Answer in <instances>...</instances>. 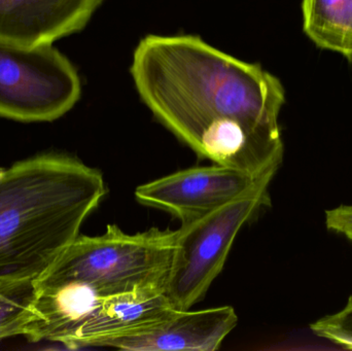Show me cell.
I'll use <instances>...</instances> for the list:
<instances>
[{"instance_id": "10", "label": "cell", "mask_w": 352, "mask_h": 351, "mask_svg": "<svg viewBox=\"0 0 352 351\" xmlns=\"http://www.w3.org/2000/svg\"><path fill=\"white\" fill-rule=\"evenodd\" d=\"M305 34L322 49L352 60V0H303Z\"/></svg>"}, {"instance_id": "3", "label": "cell", "mask_w": 352, "mask_h": 351, "mask_svg": "<svg viewBox=\"0 0 352 351\" xmlns=\"http://www.w3.org/2000/svg\"><path fill=\"white\" fill-rule=\"evenodd\" d=\"M175 243L176 231L152 228L127 234L109 225L99 236L78 235L34 282H78L103 298L140 291L165 292Z\"/></svg>"}, {"instance_id": "1", "label": "cell", "mask_w": 352, "mask_h": 351, "mask_svg": "<svg viewBox=\"0 0 352 351\" xmlns=\"http://www.w3.org/2000/svg\"><path fill=\"white\" fill-rule=\"evenodd\" d=\"M138 94L159 122L213 164L254 175L283 159L280 80L195 35H148L130 68Z\"/></svg>"}, {"instance_id": "5", "label": "cell", "mask_w": 352, "mask_h": 351, "mask_svg": "<svg viewBox=\"0 0 352 351\" xmlns=\"http://www.w3.org/2000/svg\"><path fill=\"white\" fill-rule=\"evenodd\" d=\"M80 97L76 68L53 45L23 47L0 39V117L51 122Z\"/></svg>"}, {"instance_id": "12", "label": "cell", "mask_w": 352, "mask_h": 351, "mask_svg": "<svg viewBox=\"0 0 352 351\" xmlns=\"http://www.w3.org/2000/svg\"><path fill=\"white\" fill-rule=\"evenodd\" d=\"M310 329L318 337L352 350V296L342 310L318 319Z\"/></svg>"}, {"instance_id": "9", "label": "cell", "mask_w": 352, "mask_h": 351, "mask_svg": "<svg viewBox=\"0 0 352 351\" xmlns=\"http://www.w3.org/2000/svg\"><path fill=\"white\" fill-rule=\"evenodd\" d=\"M175 310L164 291L107 297L78 332L72 348L95 346L105 338L144 329L164 321Z\"/></svg>"}, {"instance_id": "6", "label": "cell", "mask_w": 352, "mask_h": 351, "mask_svg": "<svg viewBox=\"0 0 352 351\" xmlns=\"http://www.w3.org/2000/svg\"><path fill=\"white\" fill-rule=\"evenodd\" d=\"M275 171L254 175L223 165L192 167L140 185V204L173 214L182 225L192 222L254 189Z\"/></svg>"}, {"instance_id": "4", "label": "cell", "mask_w": 352, "mask_h": 351, "mask_svg": "<svg viewBox=\"0 0 352 351\" xmlns=\"http://www.w3.org/2000/svg\"><path fill=\"white\" fill-rule=\"evenodd\" d=\"M272 177L221 207L182 225L176 231L173 264L165 294L178 310H188L202 300L219 275L242 227L270 203Z\"/></svg>"}, {"instance_id": "7", "label": "cell", "mask_w": 352, "mask_h": 351, "mask_svg": "<svg viewBox=\"0 0 352 351\" xmlns=\"http://www.w3.org/2000/svg\"><path fill=\"white\" fill-rule=\"evenodd\" d=\"M236 311L231 306L203 310H175L164 321L144 329L105 338L94 348L130 351H214L235 329Z\"/></svg>"}, {"instance_id": "11", "label": "cell", "mask_w": 352, "mask_h": 351, "mask_svg": "<svg viewBox=\"0 0 352 351\" xmlns=\"http://www.w3.org/2000/svg\"><path fill=\"white\" fill-rule=\"evenodd\" d=\"M34 280L0 282V340L25 336L33 317Z\"/></svg>"}, {"instance_id": "2", "label": "cell", "mask_w": 352, "mask_h": 351, "mask_svg": "<svg viewBox=\"0 0 352 351\" xmlns=\"http://www.w3.org/2000/svg\"><path fill=\"white\" fill-rule=\"evenodd\" d=\"M100 171L63 154L0 172V282L35 280L80 235L104 197Z\"/></svg>"}, {"instance_id": "8", "label": "cell", "mask_w": 352, "mask_h": 351, "mask_svg": "<svg viewBox=\"0 0 352 351\" xmlns=\"http://www.w3.org/2000/svg\"><path fill=\"white\" fill-rule=\"evenodd\" d=\"M102 0H0V39L23 47L53 45L82 30Z\"/></svg>"}]
</instances>
